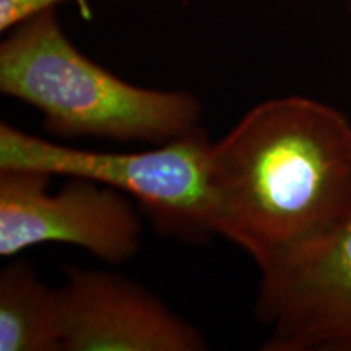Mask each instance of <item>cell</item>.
Listing matches in <instances>:
<instances>
[{"label":"cell","instance_id":"obj_8","mask_svg":"<svg viewBox=\"0 0 351 351\" xmlns=\"http://www.w3.org/2000/svg\"><path fill=\"white\" fill-rule=\"evenodd\" d=\"M64 2L67 0H0V29L10 32L13 26L29 16L47 8H56ZM75 2H85V0H75Z\"/></svg>","mask_w":351,"mask_h":351},{"label":"cell","instance_id":"obj_6","mask_svg":"<svg viewBox=\"0 0 351 351\" xmlns=\"http://www.w3.org/2000/svg\"><path fill=\"white\" fill-rule=\"evenodd\" d=\"M256 317L271 328L265 351H351V221L262 276Z\"/></svg>","mask_w":351,"mask_h":351},{"label":"cell","instance_id":"obj_4","mask_svg":"<svg viewBox=\"0 0 351 351\" xmlns=\"http://www.w3.org/2000/svg\"><path fill=\"white\" fill-rule=\"evenodd\" d=\"M52 176L0 169V256L32 245H77L108 263L137 256L142 221L124 194L90 179L70 178L57 194Z\"/></svg>","mask_w":351,"mask_h":351},{"label":"cell","instance_id":"obj_5","mask_svg":"<svg viewBox=\"0 0 351 351\" xmlns=\"http://www.w3.org/2000/svg\"><path fill=\"white\" fill-rule=\"evenodd\" d=\"M59 296L62 351H204L199 328L125 276L67 267Z\"/></svg>","mask_w":351,"mask_h":351},{"label":"cell","instance_id":"obj_9","mask_svg":"<svg viewBox=\"0 0 351 351\" xmlns=\"http://www.w3.org/2000/svg\"><path fill=\"white\" fill-rule=\"evenodd\" d=\"M350 5H351V0H350Z\"/></svg>","mask_w":351,"mask_h":351},{"label":"cell","instance_id":"obj_1","mask_svg":"<svg viewBox=\"0 0 351 351\" xmlns=\"http://www.w3.org/2000/svg\"><path fill=\"white\" fill-rule=\"evenodd\" d=\"M208 187L213 234L274 275L351 221V122L304 96L263 101L212 143Z\"/></svg>","mask_w":351,"mask_h":351},{"label":"cell","instance_id":"obj_3","mask_svg":"<svg viewBox=\"0 0 351 351\" xmlns=\"http://www.w3.org/2000/svg\"><path fill=\"white\" fill-rule=\"evenodd\" d=\"M212 143L194 134L138 153L72 148L2 122L0 169H26L104 184L147 208L158 230L189 241L213 234L208 168Z\"/></svg>","mask_w":351,"mask_h":351},{"label":"cell","instance_id":"obj_7","mask_svg":"<svg viewBox=\"0 0 351 351\" xmlns=\"http://www.w3.org/2000/svg\"><path fill=\"white\" fill-rule=\"evenodd\" d=\"M0 351H62L57 288L20 258L0 275Z\"/></svg>","mask_w":351,"mask_h":351},{"label":"cell","instance_id":"obj_2","mask_svg":"<svg viewBox=\"0 0 351 351\" xmlns=\"http://www.w3.org/2000/svg\"><path fill=\"white\" fill-rule=\"evenodd\" d=\"M0 91L38 109L44 129L60 137L165 145L200 129L197 96L137 86L95 64L67 38L56 8L8 32Z\"/></svg>","mask_w":351,"mask_h":351}]
</instances>
